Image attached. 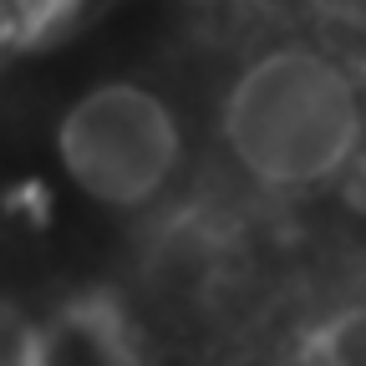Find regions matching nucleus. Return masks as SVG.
Returning <instances> with one entry per match:
<instances>
[{
  "label": "nucleus",
  "mask_w": 366,
  "mask_h": 366,
  "mask_svg": "<svg viewBox=\"0 0 366 366\" xmlns=\"http://www.w3.org/2000/svg\"><path fill=\"white\" fill-rule=\"evenodd\" d=\"M320 366H366V300L346 305L326 336H320Z\"/></svg>",
  "instance_id": "nucleus-3"
},
{
  "label": "nucleus",
  "mask_w": 366,
  "mask_h": 366,
  "mask_svg": "<svg viewBox=\"0 0 366 366\" xmlns=\"http://www.w3.org/2000/svg\"><path fill=\"white\" fill-rule=\"evenodd\" d=\"M56 163L76 199L107 214H143L178 189L189 168V127L153 81L102 76L66 102Z\"/></svg>",
  "instance_id": "nucleus-2"
},
{
  "label": "nucleus",
  "mask_w": 366,
  "mask_h": 366,
  "mask_svg": "<svg viewBox=\"0 0 366 366\" xmlns=\"http://www.w3.org/2000/svg\"><path fill=\"white\" fill-rule=\"evenodd\" d=\"M224 153L254 189L315 194L366 143L356 76L310 41H269L229 76L219 107Z\"/></svg>",
  "instance_id": "nucleus-1"
}]
</instances>
